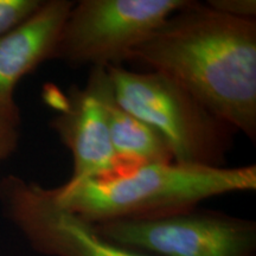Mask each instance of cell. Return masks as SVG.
<instances>
[{"label":"cell","mask_w":256,"mask_h":256,"mask_svg":"<svg viewBox=\"0 0 256 256\" xmlns=\"http://www.w3.org/2000/svg\"><path fill=\"white\" fill-rule=\"evenodd\" d=\"M19 142L18 127L0 124V165L17 150Z\"/></svg>","instance_id":"12"},{"label":"cell","mask_w":256,"mask_h":256,"mask_svg":"<svg viewBox=\"0 0 256 256\" xmlns=\"http://www.w3.org/2000/svg\"><path fill=\"white\" fill-rule=\"evenodd\" d=\"M74 2L48 0L23 23L0 36V124L19 127L14 90L25 75L52 60L60 32Z\"/></svg>","instance_id":"8"},{"label":"cell","mask_w":256,"mask_h":256,"mask_svg":"<svg viewBox=\"0 0 256 256\" xmlns=\"http://www.w3.org/2000/svg\"><path fill=\"white\" fill-rule=\"evenodd\" d=\"M255 190V165L206 168L152 162L78 183L66 182L54 192L62 206L98 224L171 215L209 198Z\"/></svg>","instance_id":"2"},{"label":"cell","mask_w":256,"mask_h":256,"mask_svg":"<svg viewBox=\"0 0 256 256\" xmlns=\"http://www.w3.org/2000/svg\"><path fill=\"white\" fill-rule=\"evenodd\" d=\"M188 0H81L74 2L52 60L72 66H122Z\"/></svg>","instance_id":"4"},{"label":"cell","mask_w":256,"mask_h":256,"mask_svg":"<svg viewBox=\"0 0 256 256\" xmlns=\"http://www.w3.org/2000/svg\"><path fill=\"white\" fill-rule=\"evenodd\" d=\"M106 78V68L90 69L84 88L72 87L68 94L54 89L46 98L57 110L50 126L74 159V171L68 183L104 177L124 170L110 142L104 96Z\"/></svg>","instance_id":"7"},{"label":"cell","mask_w":256,"mask_h":256,"mask_svg":"<svg viewBox=\"0 0 256 256\" xmlns=\"http://www.w3.org/2000/svg\"><path fill=\"white\" fill-rule=\"evenodd\" d=\"M107 69L116 104L154 130L180 165L223 168L235 130L166 75Z\"/></svg>","instance_id":"3"},{"label":"cell","mask_w":256,"mask_h":256,"mask_svg":"<svg viewBox=\"0 0 256 256\" xmlns=\"http://www.w3.org/2000/svg\"><path fill=\"white\" fill-rule=\"evenodd\" d=\"M124 247L152 256H256V223L218 211L192 209L142 220L95 224Z\"/></svg>","instance_id":"5"},{"label":"cell","mask_w":256,"mask_h":256,"mask_svg":"<svg viewBox=\"0 0 256 256\" xmlns=\"http://www.w3.org/2000/svg\"><path fill=\"white\" fill-rule=\"evenodd\" d=\"M206 4L217 12L240 19L255 20V0H209Z\"/></svg>","instance_id":"11"},{"label":"cell","mask_w":256,"mask_h":256,"mask_svg":"<svg viewBox=\"0 0 256 256\" xmlns=\"http://www.w3.org/2000/svg\"><path fill=\"white\" fill-rule=\"evenodd\" d=\"M104 96L112 145L124 168L152 162H174L162 138L116 104L108 72Z\"/></svg>","instance_id":"9"},{"label":"cell","mask_w":256,"mask_h":256,"mask_svg":"<svg viewBox=\"0 0 256 256\" xmlns=\"http://www.w3.org/2000/svg\"><path fill=\"white\" fill-rule=\"evenodd\" d=\"M42 2V0H0V36L23 23Z\"/></svg>","instance_id":"10"},{"label":"cell","mask_w":256,"mask_h":256,"mask_svg":"<svg viewBox=\"0 0 256 256\" xmlns=\"http://www.w3.org/2000/svg\"><path fill=\"white\" fill-rule=\"evenodd\" d=\"M128 60L172 78L235 132L255 140V20L188 0Z\"/></svg>","instance_id":"1"},{"label":"cell","mask_w":256,"mask_h":256,"mask_svg":"<svg viewBox=\"0 0 256 256\" xmlns=\"http://www.w3.org/2000/svg\"><path fill=\"white\" fill-rule=\"evenodd\" d=\"M4 214L34 250L46 256H152L98 232L56 200L54 188L10 174L0 180Z\"/></svg>","instance_id":"6"}]
</instances>
